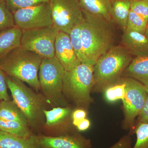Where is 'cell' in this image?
<instances>
[{"mask_svg":"<svg viewBox=\"0 0 148 148\" xmlns=\"http://www.w3.org/2000/svg\"><path fill=\"white\" fill-rule=\"evenodd\" d=\"M135 132L137 140L132 148H148V123L139 122Z\"/></svg>","mask_w":148,"mask_h":148,"instance_id":"cell-26","label":"cell"},{"mask_svg":"<svg viewBox=\"0 0 148 148\" xmlns=\"http://www.w3.org/2000/svg\"><path fill=\"white\" fill-rule=\"evenodd\" d=\"M147 21L137 14L130 10L125 29L135 31L145 34Z\"/></svg>","mask_w":148,"mask_h":148,"instance_id":"cell-25","label":"cell"},{"mask_svg":"<svg viewBox=\"0 0 148 148\" xmlns=\"http://www.w3.org/2000/svg\"><path fill=\"white\" fill-rule=\"evenodd\" d=\"M83 13L84 18L81 37L85 64L93 66L98 58L112 47V22L84 11Z\"/></svg>","mask_w":148,"mask_h":148,"instance_id":"cell-1","label":"cell"},{"mask_svg":"<svg viewBox=\"0 0 148 148\" xmlns=\"http://www.w3.org/2000/svg\"><path fill=\"white\" fill-rule=\"evenodd\" d=\"M52 26L58 32L69 34L83 21V11L78 0H50Z\"/></svg>","mask_w":148,"mask_h":148,"instance_id":"cell-7","label":"cell"},{"mask_svg":"<svg viewBox=\"0 0 148 148\" xmlns=\"http://www.w3.org/2000/svg\"><path fill=\"white\" fill-rule=\"evenodd\" d=\"M6 80L13 101L26 116L28 124L38 127L43 122L45 116L42 98L20 80L7 75Z\"/></svg>","mask_w":148,"mask_h":148,"instance_id":"cell-5","label":"cell"},{"mask_svg":"<svg viewBox=\"0 0 148 148\" xmlns=\"http://www.w3.org/2000/svg\"><path fill=\"white\" fill-rule=\"evenodd\" d=\"M10 11L12 14L20 9L49 3L50 0H5Z\"/></svg>","mask_w":148,"mask_h":148,"instance_id":"cell-27","label":"cell"},{"mask_svg":"<svg viewBox=\"0 0 148 148\" xmlns=\"http://www.w3.org/2000/svg\"><path fill=\"white\" fill-rule=\"evenodd\" d=\"M1 101H0V103H1Z\"/></svg>","mask_w":148,"mask_h":148,"instance_id":"cell-37","label":"cell"},{"mask_svg":"<svg viewBox=\"0 0 148 148\" xmlns=\"http://www.w3.org/2000/svg\"><path fill=\"white\" fill-rule=\"evenodd\" d=\"M71 115L73 124L77 127L80 122L86 118L87 113L84 109H78L74 111Z\"/></svg>","mask_w":148,"mask_h":148,"instance_id":"cell-30","label":"cell"},{"mask_svg":"<svg viewBox=\"0 0 148 148\" xmlns=\"http://www.w3.org/2000/svg\"><path fill=\"white\" fill-rule=\"evenodd\" d=\"M132 59V56L123 46L112 47L93 66L94 86L105 89L118 81Z\"/></svg>","mask_w":148,"mask_h":148,"instance_id":"cell-3","label":"cell"},{"mask_svg":"<svg viewBox=\"0 0 148 148\" xmlns=\"http://www.w3.org/2000/svg\"><path fill=\"white\" fill-rule=\"evenodd\" d=\"M13 15L15 26L21 30L52 26L49 3L20 9L14 12Z\"/></svg>","mask_w":148,"mask_h":148,"instance_id":"cell-10","label":"cell"},{"mask_svg":"<svg viewBox=\"0 0 148 148\" xmlns=\"http://www.w3.org/2000/svg\"><path fill=\"white\" fill-rule=\"evenodd\" d=\"M0 148H41L38 136L22 138L0 130Z\"/></svg>","mask_w":148,"mask_h":148,"instance_id":"cell-16","label":"cell"},{"mask_svg":"<svg viewBox=\"0 0 148 148\" xmlns=\"http://www.w3.org/2000/svg\"><path fill=\"white\" fill-rule=\"evenodd\" d=\"M90 123L89 120L85 118L80 122L76 127L79 131H84L88 129L90 127Z\"/></svg>","mask_w":148,"mask_h":148,"instance_id":"cell-33","label":"cell"},{"mask_svg":"<svg viewBox=\"0 0 148 148\" xmlns=\"http://www.w3.org/2000/svg\"><path fill=\"white\" fill-rule=\"evenodd\" d=\"M139 122L148 123V96L138 116Z\"/></svg>","mask_w":148,"mask_h":148,"instance_id":"cell-32","label":"cell"},{"mask_svg":"<svg viewBox=\"0 0 148 148\" xmlns=\"http://www.w3.org/2000/svg\"><path fill=\"white\" fill-rule=\"evenodd\" d=\"M131 138L125 135L109 148H131Z\"/></svg>","mask_w":148,"mask_h":148,"instance_id":"cell-31","label":"cell"},{"mask_svg":"<svg viewBox=\"0 0 148 148\" xmlns=\"http://www.w3.org/2000/svg\"><path fill=\"white\" fill-rule=\"evenodd\" d=\"M71 113V110L69 107H56L49 110H45V125L49 127H55L68 119Z\"/></svg>","mask_w":148,"mask_h":148,"instance_id":"cell-20","label":"cell"},{"mask_svg":"<svg viewBox=\"0 0 148 148\" xmlns=\"http://www.w3.org/2000/svg\"><path fill=\"white\" fill-rule=\"evenodd\" d=\"M0 119L16 121L28 126L26 116L13 101H2L0 103Z\"/></svg>","mask_w":148,"mask_h":148,"instance_id":"cell-19","label":"cell"},{"mask_svg":"<svg viewBox=\"0 0 148 148\" xmlns=\"http://www.w3.org/2000/svg\"><path fill=\"white\" fill-rule=\"evenodd\" d=\"M121 45L132 56H148V38L139 32L125 29L122 37Z\"/></svg>","mask_w":148,"mask_h":148,"instance_id":"cell-13","label":"cell"},{"mask_svg":"<svg viewBox=\"0 0 148 148\" xmlns=\"http://www.w3.org/2000/svg\"><path fill=\"white\" fill-rule=\"evenodd\" d=\"M55 57L65 71H70L81 64L71 43L69 34L58 32L55 43Z\"/></svg>","mask_w":148,"mask_h":148,"instance_id":"cell-11","label":"cell"},{"mask_svg":"<svg viewBox=\"0 0 148 148\" xmlns=\"http://www.w3.org/2000/svg\"><path fill=\"white\" fill-rule=\"evenodd\" d=\"M65 70L55 57L42 58L39 70L40 89L48 101L56 105L63 104V80Z\"/></svg>","mask_w":148,"mask_h":148,"instance_id":"cell-6","label":"cell"},{"mask_svg":"<svg viewBox=\"0 0 148 148\" xmlns=\"http://www.w3.org/2000/svg\"><path fill=\"white\" fill-rule=\"evenodd\" d=\"M126 88L125 94L122 100L124 110V127L130 128L135 119L138 116L148 94L145 86L136 80L127 77L125 79Z\"/></svg>","mask_w":148,"mask_h":148,"instance_id":"cell-9","label":"cell"},{"mask_svg":"<svg viewBox=\"0 0 148 148\" xmlns=\"http://www.w3.org/2000/svg\"><path fill=\"white\" fill-rule=\"evenodd\" d=\"M130 2L134 1H143V0H129ZM145 1H148V0H145Z\"/></svg>","mask_w":148,"mask_h":148,"instance_id":"cell-36","label":"cell"},{"mask_svg":"<svg viewBox=\"0 0 148 148\" xmlns=\"http://www.w3.org/2000/svg\"><path fill=\"white\" fill-rule=\"evenodd\" d=\"M22 31L15 27L0 33V60L14 49L21 46Z\"/></svg>","mask_w":148,"mask_h":148,"instance_id":"cell-14","label":"cell"},{"mask_svg":"<svg viewBox=\"0 0 148 148\" xmlns=\"http://www.w3.org/2000/svg\"><path fill=\"white\" fill-rule=\"evenodd\" d=\"M126 83L125 79L119 80L104 89V95L108 102L113 103L122 100L125 94Z\"/></svg>","mask_w":148,"mask_h":148,"instance_id":"cell-23","label":"cell"},{"mask_svg":"<svg viewBox=\"0 0 148 148\" xmlns=\"http://www.w3.org/2000/svg\"><path fill=\"white\" fill-rule=\"evenodd\" d=\"M0 130L22 138H29L33 135L28 126L16 121L0 119Z\"/></svg>","mask_w":148,"mask_h":148,"instance_id":"cell-21","label":"cell"},{"mask_svg":"<svg viewBox=\"0 0 148 148\" xmlns=\"http://www.w3.org/2000/svg\"><path fill=\"white\" fill-rule=\"evenodd\" d=\"M124 73L127 77L136 80L144 85L148 84V56H136Z\"/></svg>","mask_w":148,"mask_h":148,"instance_id":"cell-15","label":"cell"},{"mask_svg":"<svg viewBox=\"0 0 148 148\" xmlns=\"http://www.w3.org/2000/svg\"><path fill=\"white\" fill-rule=\"evenodd\" d=\"M6 75L2 70L0 69V101L10 100L8 93Z\"/></svg>","mask_w":148,"mask_h":148,"instance_id":"cell-29","label":"cell"},{"mask_svg":"<svg viewBox=\"0 0 148 148\" xmlns=\"http://www.w3.org/2000/svg\"><path fill=\"white\" fill-rule=\"evenodd\" d=\"M41 148H91L90 140L79 135L38 137Z\"/></svg>","mask_w":148,"mask_h":148,"instance_id":"cell-12","label":"cell"},{"mask_svg":"<svg viewBox=\"0 0 148 148\" xmlns=\"http://www.w3.org/2000/svg\"><path fill=\"white\" fill-rule=\"evenodd\" d=\"M130 4L131 2L129 0H111L112 19L123 31L125 30L127 26Z\"/></svg>","mask_w":148,"mask_h":148,"instance_id":"cell-18","label":"cell"},{"mask_svg":"<svg viewBox=\"0 0 148 148\" xmlns=\"http://www.w3.org/2000/svg\"><path fill=\"white\" fill-rule=\"evenodd\" d=\"M21 31V47L42 58L55 57V43L58 32L53 26Z\"/></svg>","mask_w":148,"mask_h":148,"instance_id":"cell-8","label":"cell"},{"mask_svg":"<svg viewBox=\"0 0 148 148\" xmlns=\"http://www.w3.org/2000/svg\"><path fill=\"white\" fill-rule=\"evenodd\" d=\"M130 10L148 21V1H131Z\"/></svg>","mask_w":148,"mask_h":148,"instance_id":"cell-28","label":"cell"},{"mask_svg":"<svg viewBox=\"0 0 148 148\" xmlns=\"http://www.w3.org/2000/svg\"><path fill=\"white\" fill-rule=\"evenodd\" d=\"M94 84L93 66L81 63L71 71H65L63 93L85 110L92 103L90 92Z\"/></svg>","mask_w":148,"mask_h":148,"instance_id":"cell-4","label":"cell"},{"mask_svg":"<svg viewBox=\"0 0 148 148\" xmlns=\"http://www.w3.org/2000/svg\"><path fill=\"white\" fill-rule=\"evenodd\" d=\"M82 23V22L74 27L69 33V36L72 46L77 57L81 63L85 64V55L83 47L81 37Z\"/></svg>","mask_w":148,"mask_h":148,"instance_id":"cell-22","label":"cell"},{"mask_svg":"<svg viewBox=\"0 0 148 148\" xmlns=\"http://www.w3.org/2000/svg\"><path fill=\"white\" fill-rule=\"evenodd\" d=\"M145 89L146 91H147L148 94V84L145 86Z\"/></svg>","mask_w":148,"mask_h":148,"instance_id":"cell-35","label":"cell"},{"mask_svg":"<svg viewBox=\"0 0 148 148\" xmlns=\"http://www.w3.org/2000/svg\"><path fill=\"white\" fill-rule=\"evenodd\" d=\"M83 11L113 22L111 14V0H78Z\"/></svg>","mask_w":148,"mask_h":148,"instance_id":"cell-17","label":"cell"},{"mask_svg":"<svg viewBox=\"0 0 148 148\" xmlns=\"http://www.w3.org/2000/svg\"><path fill=\"white\" fill-rule=\"evenodd\" d=\"M145 35L146 36H147L148 38V21L147 22V29H146V31Z\"/></svg>","mask_w":148,"mask_h":148,"instance_id":"cell-34","label":"cell"},{"mask_svg":"<svg viewBox=\"0 0 148 148\" xmlns=\"http://www.w3.org/2000/svg\"><path fill=\"white\" fill-rule=\"evenodd\" d=\"M42 58L21 46L0 60V69L6 75L27 83L35 90L40 89L38 72Z\"/></svg>","mask_w":148,"mask_h":148,"instance_id":"cell-2","label":"cell"},{"mask_svg":"<svg viewBox=\"0 0 148 148\" xmlns=\"http://www.w3.org/2000/svg\"><path fill=\"white\" fill-rule=\"evenodd\" d=\"M15 26L13 14L9 10L5 0H0V32Z\"/></svg>","mask_w":148,"mask_h":148,"instance_id":"cell-24","label":"cell"}]
</instances>
